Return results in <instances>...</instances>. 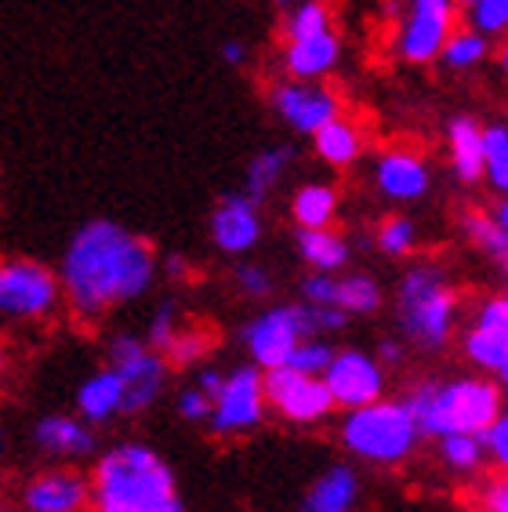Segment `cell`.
I'll return each mask as SVG.
<instances>
[{
	"mask_svg": "<svg viewBox=\"0 0 508 512\" xmlns=\"http://www.w3.org/2000/svg\"><path fill=\"white\" fill-rule=\"evenodd\" d=\"M273 4H276V8H287V4H291V0H273Z\"/></svg>",
	"mask_w": 508,
	"mask_h": 512,
	"instance_id": "cell-53",
	"label": "cell"
},
{
	"mask_svg": "<svg viewBox=\"0 0 508 512\" xmlns=\"http://www.w3.org/2000/svg\"><path fill=\"white\" fill-rule=\"evenodd\" d=\"M436 444H440V462L454 473H476L479 465L487 462L483 433H447Z\"/></svg>",
	"mask_w": 508,
	"mask_h": 512,
	"instance_id": "cell-25",
	"label": "cell"
},
{
	"mask_svg": "<svg viewBox=\"0 0 508 512\" xmlns=\"http://www.w3.org/2000/svg\"><path fill=\"white\" fill-rule=\"evenodd\" d=\"M273 106H276V113H280L294 131H302V135H316L327 120L338 117L334 91L313 88V84H302V80H298V84H280V88L273 91Z\"/></svg>",
	"mask_w": 508,
	"mask_h": 512,
	"instance_id": "cell-13",
	"label": "cell"
},
{
	"mask_svg": "<svg viewBox=\"0 0 508 512\" xmlns=\"http://www.w3.org/2000/svg\"><path fill=\"white\" fill-rule=\"evenodd\" d=\"M476 327H487V331H494V335L508 338V295L487 298L476 313Z\"/></svg>",
	"mask_w": 508,
	"mask_h": 512,
	"instance_id": "cell-40",
	"label": "cell"
},
{
	"mask_svg": "<svg viewBox=\"0 0 508 512\" xmlns=\"http://www.w3.org/2000/svg\"><path fill=\"white\" fill-rule=\"evenodd\" d=\"M469 19L479 33H505L508 30V0H479L469 8Z\"/></svg>",
	"mask_w": 508,
	"mask_h": 512,
	"instance_id": "cell-37",
	"label": "cell"
},
{
	"mask_svg": "<svg viewBox=\"0 0 508 512\" xmlns=\"http://www.w3.org/2000/svg\"><path fill=\"white\" fill-rule=\"evenodd\" d=\"M313 146H316V153H320L323 164H331V168H349L352 160L363 153V138H360V128H356L352 120L334 117L313 135Z\"/></svg>",
	"mask_w": 508,
	"mask_h": 512,
	"instance_id": "cell-22",
	"label": "cell"
},
{
	"mask_svg": "<svg viewBox=\"0 0 508 512\" xmlns=\"http://www.w3.org/2000/svg\"><path fill=\"white\" fill-rule=\"evenodd\" d=\"M483 149H487V178L490 186L508 197V124L483 128Z\"/></svg>",
	"mask_w": 508,
	"mask_h": 512,
	"instance_id": "cell-30",
	"label": "cell"
},
{
	"mask_svg": "<svg viewBox=\"0 0 508 512\" xmlns=\"http://www.w3.org/2000/svg\"><path fill=\"white\" fill-rule=\"evenodd\" d=\"M450 30H454V0H414L411 19L400 37L403 59L418 62V66L440 59Z\"/></svg>",
	"mask_w": 508,
	"mask_h": 512,
	"instance_id": "cell-12",
	"label": "cell"
},
{
	"mask_svg": "<svg viewBox=\"0 0 508 512\" xmlns=\"http://www.w3.org/2000/svg\"><path fill=\"white\" fill-rule=\"evenodd\" d=\"M91 505V483L69 469H51L26 483L22 509L26 512H84Z\"/></svg>",
	"mask_w": 508,
	"mask_h": 512,
	"instance_id": "cell-14",
	"label": "cell"
},
{
	"mask_svg": "<svg viewBox=\"0 0 508 512\" xmlns=\"http://www.w3.org/2000/svg\"><path fill=\"white\" fill-rule=\"evenodd\" d=\"M360 491V476L352 465H331L309 483L302 512H352L360 505Z\"/></svg>",
	"mask_w": 508,
	"mask_h": 512,
	"instance_id": "cell-18",
	"label": "cell"
},
{
	"mask_svg": "<svg viewBox=\"0 0 508 512\" xmlns=\"http://www.w3.org/2000/svg\"><path fill=\"white\" fill-rule=\"evenodd\" d=\"M95 512H186L171 465L146 444H117L91 473Z\"/></svg>",
	"mask_w": 508,
	"mask_h": 512,
	"instance_id": "cell-2",
	"label": "cell"
},
{
	"mask_svg": "<svg viewBox=\"0 0 508 512\" xmlns=\"http://www.w3.org/2000/svg\"><path fill=\"white\" fill-rule=\"evenodd\" d=\"M109 367L124 378V414H142L157 404L167 382V360L160 349L135 335H117L109 342Z\"/></svg>",
	"mask_w": 508,
	"mask_h": 512,
	"instance_id": "cell-8",
	"label": "cell"
},
{
	"mask_svg": "<svg viewBox=\"0 0 508 512\" xmlns=\"http://www.w3.org/2000/svg\"><path fill=\"white\" fill-rule=\"evenodd\" d=\"M323 382L331 389L334 404L352 411V407L374 404L385 396V367L371 353L342 349V353H334L331 367L323 371Z\"/></svg>",
	"mask_w": 508,
	"mask_h": 512,
	"instance_id": "cell-11",
	"label": "cell"
},
{
	"mask_svg": "<svg viewBox=\"0 0 508 512\" xmlns=\"http://www.w3.org/2000/svg\"><path fill=\"white\" fill-rule=\"evenodd\" d=\"M178 331H182V327H178V309H175V302H164V306H157L153 320H149L146 342L153 345V349H160V353H167V345L175 342Z\"/></svg>",
	"mask_w": 508,
	"mask_h": 512,
	"instance_id": "cell-36",
	"label": "cell"
},
{
	"mask_svg": "<svg viewBox=\"0 0 508 512\" xmlns=\"http://www.w3.org/2000/svg\"><path fill=\"white\" fill-rule=\"evenodd\" d=\"M458 295L436 266H418L400 284V327L421 349H443L454 331Z\"/></svg>",
	"mask_w": 508,
	"mask_h": 512,
	"instance_id": "cell-4",
	"label": "cell"
},
{
	"mask_svg": "<svg viewBox=\"0 0 508 512\" xmlns=\"http://www.w3.org/2000/svg\"><path fill=\"white\" fill-rule=\"evenodd\" d=\"M378 360H381V364H403L400 342H381L378 345Z\"/></svg>",
	"mask_w": 508,
	"mask_h": 512,
	"instance_id": "cell-46",
	"label": "cell"
},
{
	"mask_svg": "<svg viewBox=\"0 0 508 512\" xmlns=\"http://www.w3.org/2000/svg\"><path fill=\"white\" fill-rule=\"evenodd\" d=\"M196 385H200L211 400H218V393L225 389V375H222V371H211V367H204V371H200V378H196Z\"/></svg>",
	"mask_w": 508,
	"mask_h": 512,
	"instance_id": "cell-44",
	"label": "cell"
},
{
	"mask_svg": "<svg viewBox=\"0 0 508 512\" xmlns=\"http://www.w3.org/2000/svg\"><path fill=\"white\" fill-rule=\"evenodd\" d=\"M4 367H8V353H4V345H0V375H4Z\"/></svg>",
	"mask_w": 508,
	"mask_h": 512,
	"instance_id": "cell-51",
	"label": "cell"
},
{
	"mask_svg": "<svg viewBox=\"0 0 508 512\" xmlns=\"http://www.w3.org/2000/svg\"><path fill=\"white\" fill-rule=\"evenodd\" d=\"M483 440H487V458L494 465H498L501 473H508V414H501L498 422L490 425L487 433H483Z\"/></svg>",
	"mask_w": 508,
	"mask_h": 512,
	"instance_id": "cell-42",
	"label": "cell"
},
{
	"mask_svg": "<svg viewBox=\"0 0 508 512\" xmlns=\"http://www.w3.org/2000/svg\"><path fill=\"white\" fill-rule=\"evenodd\" d=\"M0 447H4V436H0Z\"/></svg>",
	"mask_w": 508,
	"mask_h": 512,
	"instance_id": "cell-55",
	"label": "cell"
},
{
	"mask_svg": "<svg viewBox=\"0 0 508 512\" xmlns=\"http://www.w3.org/2000/svg\"><path fill=\"white\" fill-rule=\"evenodd\" d=\"M302 298L309 306H338V280L331 273H313L305 276Z\"/></svg>",
	"mask_w": 508,
	"mask_h": 512,
	"instance_id": "cell-39",
	"label": "cell"
},
{
	"mask_svg": "<svg viewBox=\"0 0 508 512\" xmlns=\"http://www.w3.org/2000/svg\"><path fill=\"white\" fill-rule=\"evenodd\" d=\"M418 440H425L407 411L403 400H374V404L352 407L342 418V444L349 454L374 465H400L418 451Z\"/></svg>",
	"mask_w": 508,
	"mask_h": 512,
	"instance_id": "cell-3",
	"label": "cell"
},
{
	"mask_svg": "<svg viewBox=\"0 0 508 512\" xmlns=\"http://www.w3.org/2000/svg\"><path fill=\"white\" fill-rule=\"evenodd\" d=\"M414 240H418V233H414V222L411 218H385L378 226V247L385 251V255L400 258V255H411Z\"/></svg>",
	"mask_w": 508,
	"mask_h": 512,
	"instance_id": "cell-35",
	"label": "cell"
},
{
	"mask_svg": "<svg viewBox=\"0 0 508 512\" xmlns=\"http://www.w3.org/2000/svg\"><path fill=\"white\" fill-rule=\"evenodd\" d=\"M33 444L48 458H91L95 454V433L88 429V422L69 418V414H48L40 418L33 429Z\"/></svg>",
	"mask_w": 508,
	"mask_h": 512,
	"instance_id": "cell-17",
	"label": "cell"
},
{
	"mask_svg": "<svg viewBox=\"0 0 508 512\" xmlns=\"http://www.w3.org/2000/svg\"><path fill=\"white\" fill-rule=\"evenodd\" d=\"M62 276L33 258H0V316L4 320H44L55 313Z\"/></svg>",
	"mask_w": 508,
	"mask_h": 512,
	"instance_id": "cell-6",
	"label": "cell"
},
{
	"mask_svg": "<svg viewBox=\"0 0 508 512\" xmlns=\"http://www.w3.org/2000/svg\"><path fill=\"white\" fill-rule=\"evenodd\" d=\"M501 414H505L501 382H490V378L436 382V433L432 440L447 433H487Z\"/></svg>",
	"mask_w": 508,
	"mask_h": 512,
	"instance_id": "cell-5",
	"label": "cell"
},
{
	"mask_svg": "<svg viewBox=\"0 0 508 512\" xmlns=\"http://www.w3.org/2000/svg\"><path fill=\"white\" fill-rule=\"evenodd\" d=\"M291 215L298 222V229H327L338 215V193L323 182L302 186L291 200Z\"/></svg>",
	"mask_w": 508,
	"mask_h": 512,
	"instance_id": "cell-24",
	"label": "cell"
},
{
	"mask_svg": "<svg viewBox=\"0 0 508 512\" xmlns=\"http://www.w3.org/2000/svg\"><path fill=\"white\" fill-rule=\"evenodd\" d=\"M331 30V15H327V4L320 0H309L302 8H294V15L287 19V40H305L316 37V33Z\"/></svg>",
	"mask_w": 508,
	"mask_h": 512,
	"instance_id": "cell-33",
	"label": "cell"
},
{
	"mask_svg": "<svg viewBox=\"0 0 508 512\" xmlns=\"http://www.w3.org/2000/svg\"><path fill=\"white\" fill-rule=\"evenodd\" d=\"M338 55H342V44H338L334 30H323V33H316V37L287 40L284 66L294 80H316L338 66Z\"/></svg>",
	"mask_w": 508,
	"mask_h": 512,
	"instance_id": "cell-19",
	"label": "cell"
},
{
	"mask_svg": "<svg viewBox=\"0 0 508 512\" xmlns=\"http://www.w3.org/2000/svg\"><path fill=\"white\" fill-rule=\"evenodd\" d=\"M374 182L389 200H418L429 193V168L425 160L414 157V153H403V149H392V153H381L378 164H374Z\"/></svg>",
	"mask_w": 508,
	"mask_h": 512,
	"instance_id": "cell-16",
	"label": "cell"
},
{
	"mask_svg": "<svg viewBox=\"0 0 508 512\" xmlns=\"http://www.w3.org/2000/svg\"><path fill=\"white\" fill-rule=\"evenodd\" d=\"M236 287L251 298H265L273 291V280H269V273L262 266H240L236 269Z\"/></svg>",
	"mask_w": 508,
	"mask_h": 512,
	"instance_id": "cell-43",
	"label": "cell"
},
{
	"mask_svg": "<svg viewBox=\"0 0 508 512\" xmlns=\"http://www.w3.org/2000/svg\"><path fill=\"white\" fill-rule=\"evenodd\" d=\"M167 276H175V280H186V276H189L186 258H178V255L167 258Z\"/></svg>",
	"mask_w": 508,
	"mask_h": 512,
	"instance_id": "cell-47",
	"label": "cell"
},
{
	"mask_svg": "<svg viewBox=\"0 0 508 512\" xmlns=\"http://www.w3.org/2000/svg\"><path fill=\"white\" fill-rule=\"evenodd\" d=\"M157 273L153 247L117 222H88L62 258V295L77 320H102L113 306L146 295Z\"/></svg>",
	"mask_w": 508,
	"mask_h": 512,
	"instance_id": "cell-1",
	"label": "cell"
},
{
	"mask_svg": "<svg viewBox=\"0 0 508 512\" xmlns=\"http://www.w3.org/2000/svg\"><path fill=\"white\" fill-rule=\"evenodd\" d=\"M338 306L349 316H371L381 309V287L374 284L371 276L352 273L345 280H338Z\"/></svg>",
	"mask_w": 508,
	"mask_h": 512,
	"instance_id": "cell-29",
	"label": "cell"
},
{
	"mask_svg": "<svg viewBox=\"0 0 508 512\" xmlns=\"http://www.w3.org/2000/svg\"><path fill=\"white\" fill-rule=\"evenodd\" d=\"M505 414H508V411H505Z\"/></svg>",
	"mask_w": 508,
	"mask_h": 512,
	"instance_id": "cell-56",
	"label": "cell"
},
{
	"mask_svg": "<svg viewBox=\"0 0 508 512\" xmlns=\"http://www.w3.org/2000/svg\"><path fill=\"white\" fill-rule=\"evenodd\" d=\"M313 309L305 306H276L269 313L254 316L251 324L244 327V345L251 353V364H258L262 371L284 367L291 360V353L298 349L302 338H313Z\"/></svg>",
	"mask_w": 508,
	"mask_h": 512,
	"instance_id": "cell-7",
	"label": "cell"
},
{
	"mask_svg": "<svg viewBox=\"0 0 508 512\" xmlns=\"http://www.w3.org/2000/svg\"><path fill=\"white\" fill-rule=\"evenodd\" d=\"M0 512H8V502H4V498H0Z\"/></svg>",
	"mask_w": 508,
	"mask_h": 512,
	"instance_id": "cell-54",
	"label": "cell"
},
{
	"mask_svg": "<svg viewBox=\"0 0 508 512\" xmlns=\"http://www.w3.org/2000/svg\"><path fill=\"white\" fill-rule=\"evenodd\" d=\"M498 382H501V389H505V393H508V364L498 371Z\"/></svg>",
	"mask_w": 508,
	"mask_h": 512,
	"instance_id": "cell-49",
	"label": "cell"
},
{
	"mask_svg": "<svg viewBox=\"0 0 508 512\" xmlns=\"http://www.w3.org/2000/svg\"><path fill=\"white\" fill-rule=\"evenodd\" d=\"M265 396H269V407L294 425H320L338 407L320 375H305L287 364L265 371Z\"/></svg>",
	"mask_w": 508,
	"mask_h": 512,
	"instance_id": "cell-9",
	"label": "cell"
},
{
	"mask_svg": "<svg viewBox=\"0 0 508 512\" xmlns=\"http://www.w3.org/2000/svg\"><path fill=\"white\" fill-rule=\"evenodd\" d=\"M450 138V164L454 175L472 186L479 178H487V149H483V128L472 117H454L447 128Z\"/></svg>",
	"mask_w": 508,
	"mask_h": 512,
	"instance_id": "cell-20",
	"label": "cell"
},
{
	"mask_svg": "<svg viewBox=\"0 0 508 512\" xmlns=\"http://www.w3.org/2000/svg\"><path fill=\"white\" fill-rule=\"evenodd\" d=\"M287 164H291V149H262V153L251 160V168H247V197H251L254 204H262V200L269 197V189L280 182Z\"/></svg>",
	"mask_w": 508,
	"mask_h": 512,
	"instance_id": "cell-26",
	"label": "cell"
},
{
	"mask_svg": "<svg viewBox=\"0 0 508 512\" xmlns=\"http://www.w3.org/2000/svg\"><path fill=\"white\" fill-rule=\"evenodd\" d=\"M465 233L476 247H483L494 262L508 273V229L501 226L494 215H483V211H469L465 215Z\"/></svg>",
	"mask_w": 508,
	"mask_h": 512,
	"instance_id": "cell-27",
	"label": "cell"
},
{
	"mask_svg": "<svg viewBox=\"0 0 508 512\" xmlns=\"http://www.w3.org/2000/svg\"><path fill=\"white\" fill-rule=\"evenodd\" d=\"M265 411H269L265 371L258 364L236 367L233 375H225V389L215 400V411H211V433L215 436H244L262 425Z\"/></svg>",
	"mask_w": 508,
	"mask_h": 512,
	"instance_id": "cell-10",
	"label": "cell"
},
{
	"mask_svg": "<svg viewBox=\"0 0 508 512\" xmlns=\"http://www.w3.org/2000/svg\"><path fill=\"white\" fill-rule=\"evenodd\" d=\"M483 55H487V33H479L476 26H472V30L450 33L440 59L454 69H469V66H476V62H483Z\"/></svg>",
	"mask_w": 508,
	"mask_h": 512,
	"instance_id": "cell-31",
	"label": "cell"
},
{
	"mask_svg": "<svg viewBox=\"0 0 508 512\" xmlns=\"http://www.w3.org/2000/svg\"><path fill=\"white\" fill-rule=\"evenodd\" d=\"M334 360V349L327 342H320V338H302L298 342V349L291 353V360H287V367H294V371H305V375H320L331 367Z\"/></svg>",
	"mask_w": 508,
	"mask_h": 512,
	"instance_id": "cell-34",
	"label": "cell"
},
{
	"mask_svg": "<svg viewBox=\"0 0 508 512\" xmlns=\"http://www.w3.org/2000/svg\"><path fill=\"white\" fill-rule=\"evenodd\" d=\"M298 251L316 273H334L349 262V244H345L342 233L327 229H298Z\"/></svg>",
	"mask_w": 508,
	"mask_h": 512,
	"instance_id": "cell-23",
	"label": "cell"
},
{
	"mask_svg": "<svg viewBox=\"0 0 508 512\" xmlns=\"http://www.w3.org/2000/svg\"><path fill=\"white\" fill-rule=\"evenodd\" d=\"M498 59H501V69H505V73H508V44H505V48H501Z\"/></svg>",
	"mask_w": 508,
	"mask_h": 512,
	"instance_id": "cell-50",
	"label": "cell"
},
{
	"mask_svg": "<svg viewBox=\"0 0 508 512\" xmlns=\"http://www.w3.org/2000/svg\"><path fill=\"white\" fill-rule=\"evenodd\" d=\"M211 237L222 247L225 255H244L258 244L262 237V218H258V204L247 193H233L215 207L211 215Z\"/></svg>",
	"mask_w": 508,
	"mask_h": 512,
	"instance_id": "cell-15",
	"label": "cell"
},
{
	"mask_svg": "<svg viewBox=\"0 0 508 512\" xmlns=\"http://www.w3.org/2000/svg\"><path fill=\"white\" fill-rule=\"evenodd\" d=\"M465 356H469L479 371H494L498 375L501 367L508 364V338L472 324L469 335H465Z\"/></svg>",
	"mask_w": 508,
	"mask_h": 512,
	"instance_id": "cell-28",
	"label": "cell"
},
{
	"mask_svg": "<svg viewBox=\"0 0 508 512\" xmlns=\"http://www.w3.org/2000/svg\"><path fill=\"white\" fill-rule=\"evenodd\" d=\"M458 4H465V8H476L479 0H458Z\"/></svg>",
	"mask_w": 508,
	"mask_h": 512,
	"instance_id": "cell-52",
	"label": "cell"
},
{
	"mask_svg": "<svg viewBox=\"0 0 508 512\" xmlns=\"http://www.w3.org/2000/svg\"><path fill=\"white\" fill-rule=\"evenodd\" d=\"M211 411H215V400H211L200 385L178 393V414H182L186 422H211Z\"/></svg>",
	"mask_w": 508,
	"mask_h": 512,
	"instance_id": "cell-38",
	"label": "cell"
},
{
	"mask_svg": "<svg viewBox=\"0 0 508 512\" xmlns=\"http://www.w3.org/2000/svg\"><path fill=\"white\" fill-rule=\"evenodd\" d=\"M494 218H498L501 226H505V229H508V200H505V204H501V207H498V211H494Z\"/></svg>",
	"mask_w": 508,
	"mask_h": 512,
	"instance_id": "cell-48",
	"label": "cell"
},
{
	"mask_svg": "<svg viewBox=\"0 0 508 512\" xmlns=\"http://www.w3.org/2000/svg\"><path fill=\"white\" fill-rule=\"evenodd\" d=\"M476 509L479 512H508V473L494 476L479 487L476 494Z\"/></svg>",
	"mask_w": 508,
	"mask_h": 512,
	"instance_id": "cell-41",
	"label": "cell"
},
{
	"mask_svg": "<svg viewBox=\"0 0 508 512\" xmlns=\"http://www.w3.org/2000/svg\"><path fill=\"white\" fill-rule=\"evenodd\" d=\"M207 349H211V335H207V331H200V327H182L175 335V342L167 345L164 356L175 367H193L204 360Z\"/></svg>",
	"mask_w": 508,
	"mask_h": 512,
	"instance_id": "cell-32",
	"label": "cell"
},
{
	"mask_svg": "<svg viewBox=\"0 0 508 512\" xmlns=\"http://www.w3.org/2000/svg\"><path fill=\"white\" fill-rule=\"evenodd\" d=\"M222 59L229 62V66H244V59H247V48L240 44V40H229L222 48Z\"/></svg>",
	"mask_w": 508,
	"mask_h": 512,
	"instance_id": "cell-45",
	"label": "cell"
},
{
	"mask_svg": "<svg viewBox=\"0 0 508 512\" xmlns=\"http://www.w3.org/2000/svg\"><path fill=\"white\" fill-rule=\"evenodd\" d=\"M77 411H80V418L91 425L109 422V418L124 414V378H120L117 367H106V371H98V375H91L88 382L80 385Z\"/></svg>",
	"mask_w": 508,
	"mask_h": 512,
	"instance_id": "cell-21",
	"label": "cell"
}]
</instances>
